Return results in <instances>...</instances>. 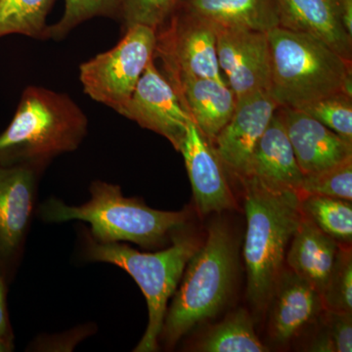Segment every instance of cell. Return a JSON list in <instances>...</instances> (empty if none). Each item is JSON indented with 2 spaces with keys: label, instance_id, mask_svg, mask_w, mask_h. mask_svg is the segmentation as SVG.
Segmentation results:
<instances>
[{
  "label": "cell",
  "instance_id": "3",
  "mask_svg": "<svg viewBox=\"0 0 352 352\" xmlns=\"http://www.w3.org/2000/svg\"><path fill=\"white\" fill-rule=\"evenodd\" d=\"M87 131V115L68 94L27 87L12 122L0 134V164L38 171L55 157L76 151Z\"/></svg>",
  "mask_w": 352,
  "mask_h": 352
},
{
  "label": "cell",
  "instance_id": "29",
  "mask_svg": "<svg viewBox=\"0 0 352 352\" xmlns=\"http://www.w3.org/2000/svg\"><path fill=\"white\" fill-rule=\"evenodd\" d=\"M327 328L321 333L314 344L310 351L317 352H351L352 322L351 314L349 312L330 311L328 310Z\"/></svg>",
  "mask_w": 352,
  "mask_h": 352
},
{
  "label": "cell",
  "instance_id": "16",
  "mask_svg": "<svg viewBox=\"0 0 352 352\" xmlns=\"http://www.w3.org/2000/svg\"><path fill=\"white\" fill-rule=\"evenodd\" d=\"M168 80L194 124L214 142L236 108L237 100L228 83L194 76H177Z\"/></svg>",
  "mask_w": 352,
  "mask_h": 352
},
{
  "label": "cell",
  "instance_id": "15",
  "mask_svg": "<svg viewBox=\"0 0 352 352\" xmlns=\"http://www.w3.org/2000/svg\"><path fill=\"white\" fill-rule=\"evenodd\" d=\"M278 109L259 139L245 178H254L270 188L300 194L303 173Z\"/></svg>",
  "mask_w": 352,
  "mask_h": 352
},
{
  "label": "cell",
  "instance_id": "21",
  "mask_svg": "<svg viewBox=\"0 0 352 352\" xmlns=\"http://www.w3.org/2000/svg\"><path fill=\"white\" fill-rule=\"evenodd\" d=\"M203 352H265L248 311L238 309L212 328L197 346Z\"/></svg>",
  "mask_w": 352,
  "mask_h": 352
},
{
  "label": "cell",
  "instance_id": "6",
  "mask_svg": "<svg viewBox=\"0 0 352 352\" xmlns=\"http://www.w3.org/2000/svg\"><path fill=\"white\" fill-rule=\"evenodd\" d=\"M80 231L83 258L90 263H110L122 268L142 291L147 302L149 321L134 351H157L168 302L180 283L190 258L200 247L198 240L180 231L164 249L142 252L124 243L97 242L87 228Z\"/></svg>",
  "mask_w": 352,
  "mask_h": 352
},
{
  "label": "cell",
  "instance_id": "30",
  "mask_svg": "<svg viewBox=\"0 0 352 352\" xmlns=\"http://www.w3.org/2000/svg\"><path fill=\"white\" fill-rule=\"evenodd\" d=\"M12 347V335L7 314L6 292L3 281L0 276V352L10 351Z\"/></svg>",
  "mask_w": 352,
  "mask_h": 352
},
{
  "label": "cell",
  "instance_id": "12",
  "mask_svg": "<svg viewBox=\"0 0 352 352\" xmlns=\"http://www.w3.org/2000/svg\"><path fill=\"white\" fill-rule=\"evenodd\" d=\"M178 152L184 157L194 200L201 214H219L235 208L226 168L214 144L193 122L187 126Z\"/></svg>",
  "mask_w": 352,
  "mask_h": 352
},
{
  "label": "cell",
  "instance_id": "23",
  "mask_svg": "<svg viewBox=\"0 0 352 352\" xmlns=\"http://www.w3.org/2000/svg\"><path fill=\"white\" fill-rule=\"evenodd\" d=\"M300 206L303 214L324 233L337 242H351V201L330 197L302 196Z\"/></svg>",
  "mask_w": 352,
  "mask_h": 352
},
{
  "label": "cell",
  "instance_id": "5",
  "mask_svg": "<svg viewBox=\"0 0 352 352\" xmlns=\"http://www.w3.org/2000/svg\"><path fill=\"white\" fill-rule=\"evenodd\" d=\"M271 55L268 92L279 107L302 108L344 92L352 96L351 62L320 39L277 27L267 32Z\"/></svg>",
  "mask_w": 352,
  "mask_h": 352
},
{
  "label": "cell",
  "instance_id": "19",
  "mask_svg": "<svg viewBox=\"0 0 352 352\" xmlns=\"http://www.w3.org/2000/svg\"><path fill=\"white\" fill-rule=\"evenodd\" d=\"M339 245L303 214L292 238L287 263L323 296L337 261Z\"/></svg>",
  "mask_w": 352,
  "mask_h": 352
},
{
  "label": "cell",
  "instance_id": "26",
  "mask_svg": "<svg viewBox=\"0 0 352 352\" xmlns=\"http://www.w3.org/2000/svg\"><path fill=\"white\" fill-rule=\"evenodd\" d=\"M298 110L307 113L347 142L352 143V96L338 92Z\"/></svg>",
  "mask_w": 352,
  "mask_h": 352
},
{
  "label": "cell",
  "instance_id": "2",
  "mask_svg": "<svg viewBox=\"0 0 352 352\" xmlns=\"http://www.w3.org/2000/svg\"><path fill=\"white\" fill-rule=\"evenodd\" d=\"M247 219L244 256L247 298L263 311L272 300L289 241L302 221L300 194L265 186L254 178L242 180Z\"/></svg>",
  "mask_w": 352,
  "mask_h": 352
},
{
  "label": "cell",
  "instance_id": "7",
  "mask_svg": "<svg viewBox=\"0 0 352 352\" xmlns=\"http://www.w3.org/2000/svg\"><path fill=\"white\" fill-rule=\"evenodd\" d=\"M126 30L115 47L80 66L85 94L120 115L146 67L154 59L157 43L156 30L147 25H134Z\"/></svg>",
  "mask_w": 352,
  "mask_h": 352
},
{
  "label": "cell",
  "instance_id": "8",
  "mask_svg": "<svg viewBox=\"0 0 352 352\" xmlns=\"http://www.w3.org/2000/svg\"><path fill=\"white\" fill-rule=\"evenodd\" d=\"M154 57L163 63L166 78H214L226 82L220 69L214 23L179 7L157 31Z\"/></svg>",
  "mask_w": 352,
  "mask_h": 352
},
{
  "label": "cell",
  "instance_id": "28",
  "mask_svg": "<svg viewBox=\"0 0 352 352\" xmlns=\"http://www.w3.org/2000/svg\"><path fill=\"white\" fill-rule=\"evenodd\" d=\"M324 307L330 311L349 312L352 309V261L351 251L339 250L327 289L322 296Z\"/></svg>",
  "mask_w": 352,
  "mask_h": 352
},
{
  "label": "cell",
  "instance_id": "22",
  "mask_svg": "<svg viewBox=\"0 0 352 352\" xmlns=\"http://www.w3.org/2000/svg\"><path fill=\"white\" fill-rule=\"evenodd\" d=\"M55 0H0V38L23 34L48 39L46 17Z\"/></svg>",
  "mask_w": 352,
  "mask_h": 352
},
{
  "label": "cell",
  "instance_id": "20",
  "mask_svg": "<svg viewBox=\"0 0 352 352\" xmlns=\"http://www.w3.org/2000/svg\"><path fill=\"white\" fill-rule=\"evenodd\" d=\"M180 7L224 27L263 32L280 27L276 0H184Z\"/></svg>",
  "mask_w": 352,
  "mask_h": 352
},
{
  "label": "cell",
  "instance_id": "10",
  "mask_svg": "<svg viewBox=\"0 0 352 352\" xmlns=\"http://www.w3.org/2000/svg\"><path fill=\"white\" fill-rule=\"evenodd\" d=\"M120 115L168 139L176 151L193 122L170 80L149 62Z\"/></svg>",
  "mask_w": 352,
  "mask_h": 352
},
{
  "label": "cell",
  "instance_id": "9",
  "mask_svg": "<svg viewBox=\"0 0 352 352\" xmlns=\"http://www.w3.org/2000/svg\"><path fill=\"white\" fill-rule=\"evenodd\" d=\"M214 25L217 59L236 100L256 91H268L271 55L267 32Z\"/></svg>",
  "mask_w": 352,
  "mask_h": 352
},
{
  "label": "cell",
  "instance_id": "25",
  "mask_svg": "<svg viewBox=\"0 0 352 352\" xmlns=\"http://www.w3.org/2000/svg\"><path fill=\"white\" fill-rule=\"evenodd\" d=\"M323 196L352 200V157L342 163L303 175L300 196Z\"/></svg>",
  "mask_w": 352,
  "mask_h": 352
},
{
  "label": "cell",
  "instance_id": "17",
  "mask_svg": "<svg viewBox=\"0 0 352 352\" xmlns=\"http://www.w3.org/2000/svg\"><path fill=\"white\" fill-rule=\"evenodd\" d=\"M280 27L320 39L352 61V36L344 29L330 0H276Z\"/></svg>",
  "mask_w": 352,
  "mask_h": 352
},
{
  "label": "cell",
  "instance_id": "24",
  "mask_svg": "<svg viewBox=\"0 0 352 352\" xmlns=\"http://www.w3.org/2000/svg\"><path fill=\"white\" fill-rule=\"evenodd\" d=\"M65 10L56 24L50 25L48 39L62 41L78 25L94 17L119 18L120 0H64Z\"/></svg>",
  "mask_w": 352,
  "mask_h": 352
},
{
  "label": "cell",
  "instance_id": "1",
  "mask_svg": "<svg viewBox=\"0 0 352 352\" xmlns=\"http://www.w3.org/2000/svg\"><path fill=\"white\" fill-rule=\"evenodd\" d=\"M89 192V201L80 206L47 199L38 208L39 217L45 223L87 222L97 242H129L147 250L170 245L188 219L185 210H155L138 199L126 198L120 186L113 183L96 180Z\"/></svg>",
  "mask_w": 352,
  "mask_h": 352
},
{
  "label": "cell",
  "instance_id": "18",
  "mask_svg": "<svg viewBox=\"0 0 352 352\" xmlns=\"http://www.w3.org/2000/svg\"><path fill=\"white\" fill-rule=\"evenodd\" d=\"M272 300L271 336L278 344L288 342L324 308L318 291L293 271L282 272Z\"/></svg>",
  "mask_w": 352,
  "mask_h": 352
},
{
  "label": "cell",
  "instance_id": "11",
  "mask_svg": "<svg viewBox=\"0 0 352 352\" xmlns=\"http://www.w3.org/2000/svg\"><path fill=\"white\" fill-rule=\"evenodd\" d=\"M278 108L268 91L241 97L230 120L212 142L226 170L240 180L247 175L254 149Z\"/></svg>",
  "mask_w": 352,
  "mask_h": 352
},
{
  "label": "cell",
  "instance_id": "14",
  "mask_svg": "<svg viewBox=\"0 0 352 352\" xmlns=\"http://www.w3.org/2000/svg\"><path fill=\"white\" fill-rule=\"evenodd\" d=\"M278 110L303 175L326 170L352 157V143L307 113L289 107Z\"/></svg>",
  "mask_w": 352,
  "mask_h": 352
},
{
  "label": "cell",
  "instance_id": "13",
  "mask_svg": "<svg viewBox=\"0 0 352 352\" xmlns=\"http://www.w3.org/2000/svg\"><path fill=\"white\" fill-rule=\"evenodd\" d=\"M36 173L25 166L0 164V261L15 258L34 208Z\"/></svg>",
  "mask_w": 352,
  "mask_h": 352
},
{
  "label": "cell",
  "instance_id": "4",
  "mask_svg": "<svg viewBox=\"0 0 352 352\" xmlns=\"http://www.w3.org/2000/svg\"><path fill=\"white\" fill-rule=\"evenodd\" d=\"M235 241L222 222H214L193 254L164 316L160 340L170 347L201 322L215 316L232 292L237 265Z\"/></svg>",
  "mask_w": 352,
  "mask_h": 352
},
{
  "label": "cell",
  "instance_id": "27",
  "mask_svg": "<svg viewBox=\"0 0 352 352\" xmlns=\"http://www.w3.org/2000/svg\"><path fill=\"white\" fill-rule=\"evenodd\" d=\"M184 0H120L119 18L126 29L143 25L157 30L166 24Z\"/></svg>",
  "mask_w": 352,
  "mask_h": 352
},
{
  "label": "cell",
  "instance_id": "31",
  "mask_svg": "<svg viewBox=\"0 0 352 352\" xmlns=\"http://www.w3.org/2000/svg\"><path fill=\"white\" fill-rule=\"evenodd\" d=\"M344 29L352 36V0H330Z\"/></svg>",
  "mask_w": 352,
  "mask_h": 352
}]
</instances>
